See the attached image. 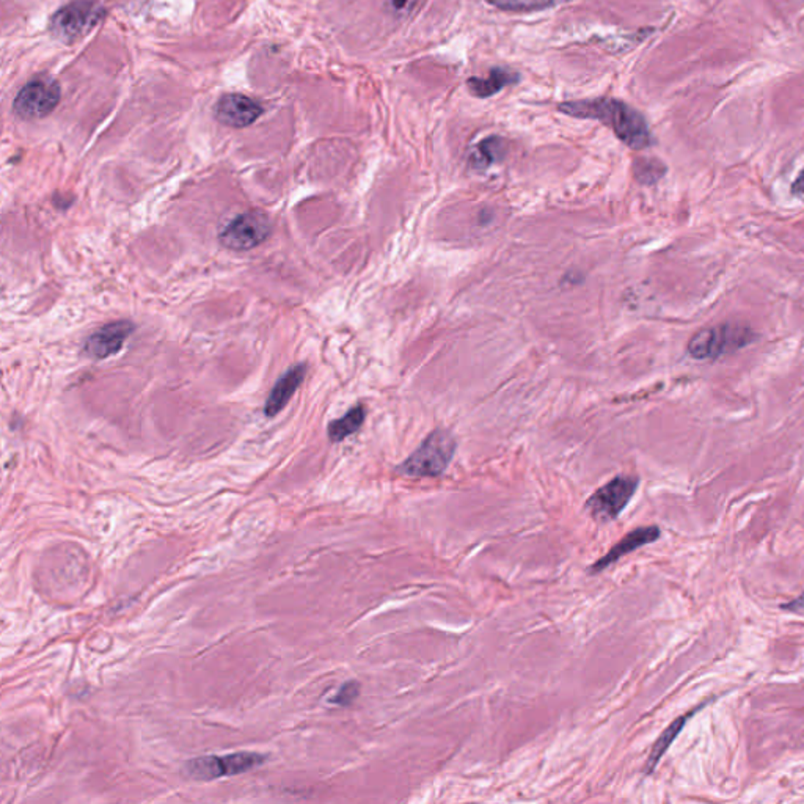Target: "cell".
Listing matches in <instances>:
<instances>
[{
	"label": "cell",
	"instance_id": "6da1fadb",
	"mask_svg": "<svg viewBox=\"0 0 804 804\" xmlns=\"http://www.w3.org/2000/svg\"><path fill=\"white\" fill-rule=\"evenodd\" d=\"M558 110L564 116L598 120L611 127L616 137L632 150H644L654 144L648 121L628 104L615 98L581 99L559 104Z\"/></svg>",
	"mask_w": 804,
	"mask_h": 804
},
{
	"label": "cell",
	"instance_id": "7a4b0ae2",
	"mask_svg": "<svg viewBox=\"0 0 804 804\" xmlns=\"http://www.w3.org/2000/svg\"><path fill=\"white\" fill-rule=\"evenodd\" d=\"M456 447V438L451 432L437 429L397 467V473L412 477H440L451 464Z\"/></svg>",
	"mask_w": 804,
	"mask_h": 804
},
{
	"label": "cell",
	"instance_id": "3957f363",
	"mask_svg": "<svg viewBox=\"0 0 804 804\" xmlns=\"http://www.w3.org/2000/svg\"><path fill=\"white\" fill-rule=\"evenodd\" d=\"M754 332L751 328L739 324H723L717 327L704 328L689 339V356L696 360H712L724 354L739 351L753 343Z\"/></svg>",
	"mask_w": 804,
	"mask_h": 804
},
{
	"label": "cell",
	"instance_id": "277c9868",
	"mask_svg": "<svg viewBox=\"0 0 804 804\" xmlns=\"http://www.w3.org/2000/svg\"><path fill=\"white\" fill-rule=\"evenodd\" d=\"M638 486L639 479L637 477L620 475L613 477L588 498L585 511L591 516L594 522H611L626 509L637 492Z\"/></svg>",
	"mask_w": 804,
	"mask_h": 804
},
{
	"label": "cell",
	"instance_id": "5b68a950",
	"mask_svg": "<svg viewBox=\"0 0 804 804\" xmlns=\"http://www.w3.org/2000/svg\"><path fill=\"white\" fill-rule=\"evenodd\" d=\"M272 233V220L261 209H252L239 214L225 226L218 241L230 250L246 252L258 247Z\"/></svg>",
	"mask_w": 804,
	"mask_h": 804
},
{
	"label": "cell",
	"instance_id": "8992f818",
	"mask_svg": "<svg viewBox=\"0 0 804 804\" xmlns=\"http://www.w3.org/2000/svg\"><path fill=\"white\" fill-rule=\"evenodd\" d=\"M60 85L51 75H36L17 93L13 110L24 120H38L52 114L60 103Z\"/></svg>",
	"mask_w": 804,
	"mask_h": 804
},
{
	"label": "cell",
	"instance_id": "52a82bcc",
	"mask_svg": "<svg viewBox=\"0 0 804 804\" xmlns=\"http://www.w3.org/2000/svg\"><path fill=\"white\" fill-rule=\"evenodd\" d=\"M103 6L95 0H75L60 8L51 21V32L58 40L73 43L85 36L101 21Z\"/></svg>",
	"mask_w": 804,
	"mask_h": 804
},
{
	"label": "cell",
	"instance_id": "ba28073f",
	"mask_svg": "<svg viewBox=\"0 0 804 804\" xmlns=\"http://www.w3.org/2000/svg\"><path fill=\"white\" fill-rule=\"evenodd\" d=\"M266 756L258 753H233L226 756H206L186 764V775L198 781H213L225 776L242 775L265 764Z\"/></svg>",
	"mask_w": 804,
	"mask_h": 804
},
{
	"label": "cell",
	"instance_id": "9c48e42d",
	"mask_svg": "<svg viewBox=\"0 0 804 804\" xmlns=\"http://www.w3.org/2000/svg\"><path fill=\"white\" fill-rule=\"evenodd\" d=\"M134 324L129 321L110 322L107 326L98 328L95 334L86 338L84 345L85 356L95 360H104L116 356L123 349L126 339L133 335Z\"/></svg>",
	"mask_w": 804,
	"mask_h": 804
},
{
	"label": "cell",
	"instance_id": "30bf717a",
	"mask_svg": "<svg viewBox=\"0 0 804 804\" xmlns=\"http://www.w3.org/2000/svg\"><path fill=\"white\" fill-rule=\"evenodd\" d=\"M263 114V107L255 99L231 93L225 95L216 106L217 120L230 127H247L258 120Z\"/></svg>",
	"mask_w": 804,
	"mask_h": 804
},
{
	"label": "cell",
	"instance_id": "8fae6325",
	"mask_svg": "<svg viewBox=\"0 0 804 804\" xmlns=\"http://www.w3.org/2000/svg\"><path fill=\"white\" fill-rule=\"evenodd\" d=\"M661 531L658 527H639L633 529L628 535L624 536L622 539L616 544L615 547L609 548V552L605 557L598 559L596 563L589 568V574H598L602 570L608 569L609 566L618 563L620 558L627 557L628 553L635 552L641 547L652 544L655 540L660 539Z\"/></svg>",
	"mask_w": 804,
	"mask_h": 804
},
{
	"label": "cell",
	"instance_id": "7c38bea8",
	"mask_svg": "<svg viewBox=\"0 0 804 804\" xmlns=\"http://www.w3.org/2000/svg\"><path fill=\"white\" fill-rule=\"evenodd\" d=\"M305 374H307V367L302 363L287 369L286 373L283 374L266 401L265 412L267 417H276L282 412L283 408L286 407L289 399L293 397L300 384L304 382Z\"/></svg>",
	"mask_w": 804,
	"mask_h": 804
},
{
	"label": "cell",
	"instance_id": "4fadbf2b",
	"mask_svg": "<svg viewBox=\"0 0 804 804\" xmlns=\"http://www.w3.org/2000/svg\"><path fill=\"white\" fill-rule=\"evenodd\" d=\"M518 81H520L518 73L498 66L488 71V77H470L467 81V88L471 96L486 99L500 93L506 86L516 85Z\"/></svg>",
	"mask_w": 804,
	"mask_h": 804
},
{
	"label": "cell",
	"instance_id": "5bb4252c",
	"mask_svg": "<svg viewBox=\"0 0 804 804\" xmlns=\"http://www.w3.org/2000/svg\"><path fill=\"white\" fill-rule=\"evenodd\" d=\"M702 707H706V702H702L701 706L696 707L691 712L685 713L682 717H678V719H674V721L668 726L667 729L661 732V736L657 739L654 747L650 749L648 762L644 765V773H646V775H650V773L657 769V765L660 762L661 758L667 754L668 749H669V747L674 743V740L678 739V734L684 730L685 724L688 723L689 719H693V715L699 712Z\"/></svg>",
	"mask_w": 804,
	"mask_h": 804
},
{
	"label": "cell",
	"instance_id": "9a60e30c",
	"mask_svg": "<svg viewBox=\"0 0 804 804\" xmlns=\"http://www.w3.org/2000/svg\"><path fill=\"white\" fill-rule=\"evenodd\" d=\"M365 418H367V410L358 404L356 407H352L345 417L334 419L328 425V438L332 442H343L345 438L351 437L352 434H356L362 427Z\"/></svg>",
	"mask_w": 804,
	"mask_h": 804
},
{
	"label": "cell",
	"instance_id": "2e32d148",
	"mask_svg": "<svg viewBox=\"0 0 804 804\" xmlns=\"http://www.w3.org/2000/svg\"><path fill=\"white\" fill-rule=\"evenodd\" d=\"M506 153H508V145L503 138H484L483 142L477 145V155L473 157V162L479 167H488L495 162L503 161Z\"/></svg>",
	"mask_w": 804,
	"mask_h": 804
},
{
	"label": "cell",
	"instance_id": "e0dca14e",
	"mask_svg": "<svg viewBox=\"0 0 804 804\" xmlns=\"http://www.w3.org/2000/svg\"><path fill=\"white\" fill-rule=\"evenodd\" d=\"M487 2L503 12L529 13L547 10L550 6L557 5L559 0H487Z\"/></svg>",
	"mask_w": 804,
	"mask_h": 804
},
{
	"label": "cell",
	"instance_id": "ac0fdd59",
	"mask_svg": "<svg viewBox=\"0 0 804 804\" xmlns=\"http://www.w3.org/2000/svg\"><path fill=\"white\" fill-rule=\"evenodd\" d=\"M667 168L657 159H638L635 162V176L643 185H652L665 175Z\"/></svg>",
	"mask_w": 804,
	"mask_h": 804
},
{
	"label": "cell",
	"instance_id": "d6986e66",
	"mask_svg": "<svg viewBox=\"0 0 804 804\" xmlns=\"http://www.w3.org/2000/svg\"><path fill=\"white\" fill-rule=\"evenodd\" d=\"M360 695V684L356 680H349L346 684L341 685V688L337 691V695L332 698V702L337 706L347 707L356 701Z\"/></svg>",
	"mask_w": 804,
	"mask_h": 804
},
{
	"label": "cell",
	"instance_id": "ffe728a7",
	"mask_svg": "<svg viewBox=\"0 0 804 804\" xmlns=\"http://www.w3.org/2000/svg\"><path fill=\"white\" fill-rule=\"evenodd\" d=\"M418 2L419 0H387L391 12L397 16H407L418 5Z\"/></svg>",
	"mask_w": 804,
	"mask_h": 804
},
{
	"label": "cell",
	"instance_id": "44dd1931",
	"mask_svg": "<svg viewBox=\"0 0 804 804\" xmlns=\"http://www.w3.org/2000/svg\"><path fill=\"white\" fill-rule=\"evenodd\" d=\"M790 190H792L793 196H804V170L799 173V178L795 179Z\"/></svg>",
	"mask_w": 804,
	"mask_h": 804
},
{
	"label": "cell",
	"instance_id": "7402d4cb",
	"mask_svg": "<svg viewBox=\"0 0 804 804\" xmlns=\"http://www.w3.org/2000/svg\"><path fill=\"white\" fill-rule=\"evenodd\" d=\"M784 608L790 609V611H804V594L801 598H797V600H793V602L789 603V605H784Z\"/></svg>",
	"mask_w": 804,
	"mask_h": 804
}]
</instances>
